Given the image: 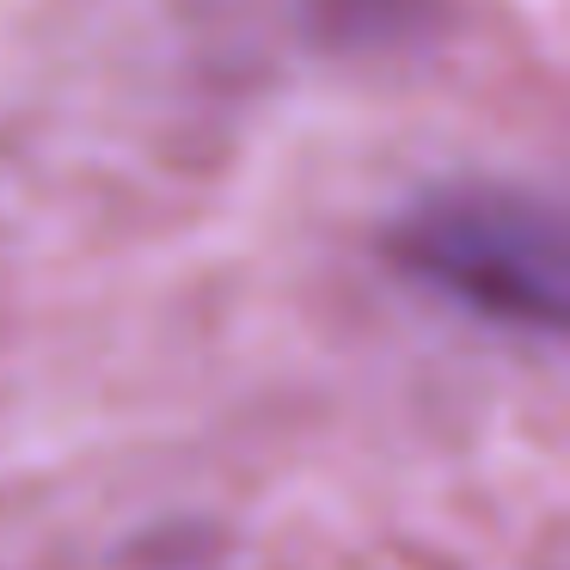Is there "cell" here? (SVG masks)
<instances>
[{
    "label": "cell",
    "mask_w": 570,
    "mask_h": 570,
    "mask_svg": "<svg viewBox=\"0 0 570 570\" xmlns=\"http://www.w3.org/2000/svg\"><path fill=\"white\" fill-rule=\"evenodd\" d=\"M405 264L460 307L509 325H558L564 239L540 203L515 190H454L411 215Z\"/></svg>",
    "instance_id": "1"
}]
</instances>
